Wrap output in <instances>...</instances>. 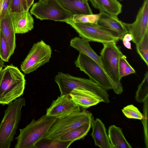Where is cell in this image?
Here are the masks:
<instances>
[{"mask_svg": "<svg viewBox=\"0 0 148 148\" xmlns=\"http://www.w3.org/2000/svg\"><path fill=\"white\" fill-rule=\"evenodd\" d=\"M122 40L124 45L126 48L128 49H132L131 43L130 41L126 40L123 38Z\"/></svg>", "mask_w": 148, "mask_h": 148, "instance_id": "cell-34", "label": "cell"}, {"mask_svg": "<svg viewBox=\"0 0 148 148\" xmlns=\"http://www.w3.org/2000/svg\"><path fill=\"white\" fill-rule=\"evenodd\" d=\"M34 1V0H26L27 5L29 9L33 4Z\"/></svg>", "mask_w": 148, "mask_h": 148, "instance_id": "cell-36", "label": "cell"}, {"mask_svg": "<svg viewBox=\"0 0 148 148\" xmlns=\"http://www.w3.org/2000/svg\"><path fill=\"white\" fill-rule=\"evenodd\" d=\"M54 80L59 87L60 95L69 94L73 89H78L91 93L101 102H109L106 90L90 79L74 77L68 73L59 72L55 76Z\"/></svg>", "mask_w": 148, "mask_h": 148, "instance_id": "cell-2", "label": "cell"}, {"mask_svg": "<svg viewBox=\"0 0 148 148\" xmlns=\"http://www.w3.org/2000/svg\"><path fill=\"white\" fill-rule=\"evenodd\" d=\"M130 64L126 59V56L123 55L119 58V70L120 79L122 77L123 72L124 69Z\"/></svg>", "mask_w": 148, "mask_h": 148, "instance_id": "cell-32", "label": "cell"}, {"mask_svg": "<svg viewBox=\"0 0 148 148\" xmlns=\"http://www.w3.org/2000/svg\"><path fill=\"white\" fill-rule=\"evenodd\" d=\"M83 0L86 1H89V0Z\"/></svg>", "mask_w": 148, "mask_h": 148, "instance_id": "cell-38", "label": "cell"}, {"mask_svg": "<svg viewBox=\"0 0 148 148\" xmlns=\"http://www.w3.org/2000/svg\"><path fill=\"white\" fill-rule=\"evenodd\" d=\"M74 63L76 66L83 71L90 79L103 89H112V86L103 70L94 61L85 54L79 52Z\"/></svg>", "mask_w": 148, "mask_h": 148, "instance_id": "cell-10", "label": "cell"}, {"mask_svg": "<svg viewBox=\"0 0 148 148\" xmlns=\"http://www.w3.org/2000/svg\"><path fill=\"white\" fill-rule=\"evenodd\" d=\"M123 38L126 40L128 41H130L132 40V37L131 34L128 33H127L125 35Z\"/></svg>", "mask_w": 148, "mask_h": 148, "instance_id": "cell-35", "label": "cell"}, {"mask_svg": "<svg viewBox=\"0 0 148 148\" xmlns=\"http://www.w3.org/2000/svg\"><path fill=\"white\" fill-rule=\"evenodd\" d=\"M1 31V30L0 26V35Z\"/></svg>", "mask_w": 148, "mask_h": 148, "instance_id": "cell-40", "label": "cell"}, {"mask_svg": "<svg viewBox=\"0 0 148 148\" xmlns=\"http://www.w3.org/2000/svg\"><path fill=\"white\" fill-rule=\"evenodd\" d=\"M81 111L80 107L76 104L69 94L60 95L53 100L47 110L46 115L60 118Z\"/></svg>", "mask_w": 148, "mask_h": 148, "instance_id": "cell-12", "label": "cell"}, {"mask_svg": "<svg viewBox=\"0 0 148 148\" xmlns=\"http://www.w3.org/2000/svg\"><path fill=\"white\" fill-rule=\"evenodd\" d=\"M8 105L0 123V148L11 146L21 119L22 108L25 105V100L19 98Z\"/></svg>", "mask_w": 148, "mask_h": 148, "instance_id": "cell-3", "label": "cell"}, {"mask_svg": "<svg viewBox=\"0 0 148 148\" xmlns=\"http://www.w3.org/2000/svg\"><path fill=\"white\" fill-rule=\"evenodd\" d=\"M12 55L8 42L1 31L0 35V59L3 61L8 62Z\"/></svg>", "mask_w": 148, "mask_h": 148, "instance_id": "cell-26", "label": "cell"}, {"mask_svg": "<svg viewBox=\"0 0 148 148\" xmlns=\"http://www.w3.org/2000/svg\"><path fill=\"white\" fill-rule=\"evenodd\" d=\"M91 134L96 146L100 148H111L104 125L99 119L93 120L91 125Z\"/></svg>", "mask_w": 148, "mask_h": 148, "instance_id": "cell-15", "label": "cell"}, {"mask_svg": "<svg viewBox=\"0 0 148 148\" xmlns=\"http://www.w3.org/2000/svg\"><path fill=\"white\" fill-rule=\"evenodd\" d=\"M0 26L1 31L8 42L12 55L16 47V33L11 13L9 9L6 14L0 20Z\"/></svg>", "mask_w": 148, "mask_h": 148, "instance_id": "cell-16", "label": "cell"}, {"mask_svg": "<svg viewBox=\"0 0 148 148\" xmlns=\"http://www.w3.org/2000/svg\"><path fill=\"white\" fill-rule=\"evenodd\" d=\"M135 73V70L130 64L123 70L122 75V77Z\"/></svg>", "mask_w": 148, "mask_h": 148, "instance_id": "cell-33", "label": "cell"}, {"mask_svg": "<svg viewBox=\"0 0 148 148\" xmlns=\"http://www.w3.org/2000/svg\"><path fill=\"white\" fill-rule=\"evenodd\" d=\"M116 42L103 44L100 53L104 71L107 76L114 92L119 94L123 91L119 70L120 58L123 55L117 46Z\"/></svg>", "mask_w": 148, "mask_h": 148, "instance_id": "cell-5", "label": "cell"}, {"mask_svg": "<svg viewBox=\"0 0 148 148\" xmlns=\"http://www.w3.org/2000/svg\"><path fill=\"white\" fill-rule=\"evenodd\" d=\"M108 137L111 148H132L124 137L122 130L114 125L110 126Z\"/></svg>", "mask_w": 148, "mask_h": 148, "instance_id": "cell-21", "label": "cell"}, {"mask_svg": "<svg viewBox=\"0 0 148 148\" xmlns=\"http://www.w3.org/2000/svg\"><path fill=\"white\" fill-rule=\"evenodd\" d=\"M92 6L99 11L117 16L122 11V5L117 0H89Z\"/></svg>", "mask_w": 148, "mask_h": 148, "instance_id": "cell-20", "label": "cell"}, {"mask_svg": "<svg viewBox=\"0 0 148 148\" xmlns=\"http://www.w3.org/2000/svg\"><path fill=\"white\" fill-rule=\"evenodd\" d=\"M100 16L97 24L113 32L122 40L125 35L128 33L124 22L119 20L117 16L99 11Z\"/></svg>", "mask_w": 148, "mask_h": 148, "instance_id": "cell-13", "label": "cell"}, {"mask_svg": "<svg viewBox=\"0 0 148 148\" xmlns=\"http://www.w3.org/2000/svg\"><path fill=\"white\" fill-rule=\"evenodd\" d=\"M148 97V71L146 72L141 83L138 85L135 96V99L139 103H143Z\"/></svg>", "mask_w": 148, "mask_h": 148, "instance_id": "cell-24", "label": "cell"}, {"mask_svg": "<svg viewBox=\"0 0 148 148\" xmlns=\"http://www.w3.org/2000/svg\"><path fill=\"white\" fill-rule=\"evenodd\" d=\"M124 23L128 33L132 36V41L137 45L148 32V0H144L134 22Z\"/></svg>", "mask_w": 148, "mask_h": 148, "instance_id": "cell-11", "label": "cell"}, {"mask_svg": "<svg viewBox=\"0 0 148 148\" xmlns=\"http://www.w3.org/2000/svg\"><path fill=\"white\" fill-rule=\"evenodd\" d=\"M11 14L16 34H25L34 28V20L28 11Z\"/></svg>", "mask_w": 148, "mask_h": 148, "instance_id": "cell-14", "label": "cell"}, {"mask_svg": "<svg viewBox=\"0 0 148 148\" xmlns=\"http://www.w3.org/2000/svg\"><path fill=\"white\" fill-rule=\"evenodd\" d=\"M39 1H44V0H38Z\"/></svg>", "mask_w": 148, "mask_h": 148, "instance_id": "cell-42", "label": "cell"}, {"mask_svg": "<svg viewBox=\"0 0 148 148\" xmlns=\"http://www.w3.org/2000/svg\"><path fill=\"white\" fill-rule=\"evenodd\" d=\"M143 117L141 120L144 131L145 142L146 147L148 148V97L144 102Z\"/></svg>", "mask_w": 148, "mask_h": 148, "instance_id": "cell-30", "label": "cell"}, {"mask_svg": "<svg viewBox=\"0 0 148 148\" xmlns=\"http://www.w3.org/2000/svg\"><path fill=\"white\" fill-rule=\"evenodd\" d=\"M71 19L65 22L73 28L80 37L89 42H95L103 44L116 42L119 40L113 32L97 24L75 23Z\"/></svg>", "mask_w": 148, "mask_h": 148, "instance_id": "cell-7", "label": "cell"}, {"mask_svg": "<svg viewBox=\"0 0 148 148\" xmlns=\"http://www.w3.org/2000/svg\"><path fill=\"white\" fill-rule=\"evenodd\" d=\"M122 112L127 118L141 120L143 115L138 109L133 105H130L125 107L122 110Z\"/></svg>", "mask_w": 148, "mask_h": 148, "instance_id": "cell-29", "label": "cell"}, {"mask_svg": "<svg viewBox=\"0 0 148 148\" xmlns=\"http://www.w3.org/2000/svg\"><path fill=\"white\" fill-rule=\"evenodd\" d=\"M70 45L79 52L85 54L94 61L104 71L100 56L97 55L91 47L88 41L76 37L71 40Z\"/></svg>", "mask_w": 148, "mask_h": 148, "instance_id": "cell-19", "label": "cell"}, {"mask_svg": "<svg viewBox=\"0 0 148 148\" xmlns=\"http://www.w3.org/2000/svg\"><path fill=\"white\" fill-rule=\"evenodd\" d=\"M56 118L45 114L37 120L33 119L23 129H19V135L15 148H34L37 143L46 137L47 134Z\"/></svg>", "mask_w": 148, "mask_h": 148, "instance_id": "cell-4", "label": "cell"}, {"mask_svg": "<svg viewBox=\"0 0 148 148\" xmlns=\"http://www.w3.org/2000/svg\"><path fill=\"white\" fill-rule=\"evenodd\" d=\"M11 13L29 11L26 0H12L9 7Z\"/></svg>", "mask_w": 148, "mask_h": 148, "instance_id": "cell-28", "label": "cell"}, {"mask_svg": "<svg viewBox=\"0 0 148 148\" xmlns=\"http://www.w3.org/2000/svg\"><path fill=\"white\" fill-rule=\"evenodd\" d=\"M30 13L41 20H50L64 22L71 19L73 16L57 0L39 1L33 4Z\"/></svg>", "mask_w": 148, "mask_h": 148, "instance_id": "cell-8", "label": "cell"}, {"mask_svg": "<svg viewBox=\"0 0 148 148\" xmlns=\"http://www.w3.org/2000/svg\"><path fill=\"white\" fill-rule=\"evenodd\" d=\"M3 61H2L0 59V62H3Z\"/></svg>", "mask_w": 148, "mask_h": 148, "instance_id": "cell-39", "label": "cell"}, {"mask_svg": "<svg viewBox=\"0 0 148 148\" xmlns=\"http://www.w3.org/2000/svg\"><path fill=\"white\" fill-rule=\"evenodd\" d=\"M100 16V13L91 14L75 15L71 19L75 23L97 24Z\"/></svg>", "mask_w": 148, "mask_h": 148, "instance_id": "cell-27", "label": "cell"}, {"mask_svg": "<svg viewBox=\"0 0 148 148\" xmlns=\"http://www.w3.org/2000/svg\"><path fill=\"white\" fill-rule=\"evenodd\" d=\"M119 1H123V0H119Z\"/></svg>", "mask_w": 148, "mask_h": 148, "instance_id": "cell-41", "label": "cell"}, {"mask_svg": "<svg viewBox=\"0 0 148 148\" xmlns=\"http://www.w3.org/2000/svg\"><path fill=\"white\" fill-rule=\"evenodd\" d=\"M5 65L3 62H0V72L3 69V67H5Z\"/></svg>", "mask_w": 148, "mask_h": 148, "instance_id": "cell-37", "label": "cell"}, {"mask_svg": "<svg viewBox=\"0 0 148 148\" xmlns=\"http://www.w3.org/2000/svg\"><path fill=\"white\" fill-rule=\"evenodd\" d=\"M12 0H0V20L6 14Z\"/></svg>", "mask_w": 148, "mask_h": 148, "instance_id": "cell-31", "label": "cell"}, {"mask_svg": "<svg viewBox=\"0 0 148 148\" xmlns=\"http://www.w3.org/2000/svg\"><path fill=\"white\" fill-rule=\"evenodd\" d=\"M61 5L73 15L93 14L88 1L83 0H57Z\"/></svg>", "mask_w": 148, "mask_h": 148, "instance_id": "cell-18", "label": "cell"}, {"mask_svg": "<svg viewBox=\"0 0 148 148\" xmlns=\"http://www.w3.org/2000/svg\"><path fill=\"white\" fill-rule=\"evenodd\" d=\"M138 53L148 66V32H147L140 42L136 45Z\"/></svg>", "mask_w": 148, "mask_h": 148, "instance_id": "cell-25", "label": "cell"}, {"mask_svg": "<svg viewBox=\"0 0 148 148\" xmlns=\"http://www.w3.org/2000/svg\"><path fill=\"white\" fill-rule=\"evenodd\" d=\"M69 95L76 104L84 108L96 105L101 102L91 93L81 89H74Z\"/></svg>", "mask_w": 148, "mask_h": 148, "instance_id": "cell-17", "label": "cell"}, {"mask_svg": "<svg viewBox=\"0 0 148 148\" xmlns=\"http://www.w3.org/2000/svg\"><path fill=\"white\" fill-rule=\"evenodd\" d=\"M73 142L62 141L59 139H51L45 137L35 145L34 148H68Z\"/></svg>", "mask_w": 148, "mask_h": 148, "instance_id": "cell-23", "label": "cell"}, {"mask_svg": "<svg viewBox=\"0 0 148 148\" xmlns=\"http://www.w3.org/2000/svg\"><path fill=\"white\" fill-rule=\"evenodd\" d=\"M52 51L49 45L43 40L34 43L21 65V70L28 74L49 62Z\"/></svg>", "mask_w": 148, "mask_h": 148, "instance_id": "cell-9", "label": "cell"}, {"mask_svg": "<svg viewBox=\"0 0 148 148\" xmlns=\"http://www.w3.org/2000/svg\"><path fill=\"white\" fill-rule=\"evenodd\" d=\"M26 84L25 76L11 64L0 72V104L8 105L22 95Z\"/></svg>", "mask_w": 148, "mask_h": 148, "instance_id": "cell-1", "label": "cell"}, {"mask_svg": "<svg viewBox=\"0 0 148 148\" xmlns=\"http://www.w3.org/2000/svg\"><path fill=\"white\" fill-rule=\"evenodd\" d=\"M92 114L84 110L66 116L56 118L48 131L46 137L58 139L62 135L84 125L92 123Z\"/></svg>", "mask_w": 148, "mask_h": 148, "instance_id": "cell-6", "label": "cell"}, {"mask_svg": "<svg viewBox=\"0 0 148 148\" xmlns=\"http://www.w3.org/2000/svg\"><path fill=\"white\" fill-rule=\"evenodd\" d=\"M91 123L84 125L60 136L58 139L62 141H74L84 137L89 131Z\"/></svg>", "mask_w": 148, "mask_h": 148, "instance_id": "cell-22", "label": "cell"}]
</instances>
